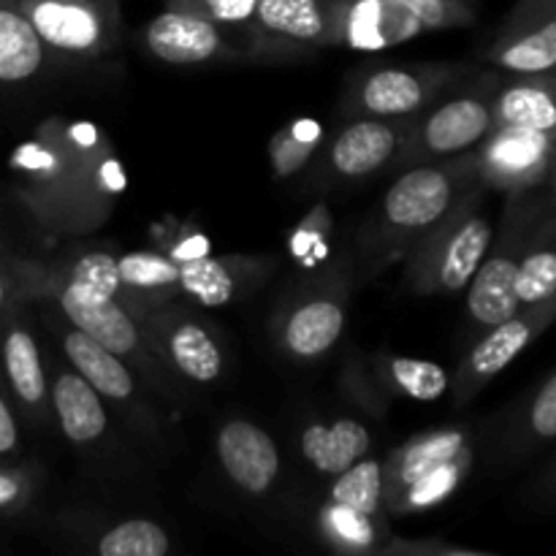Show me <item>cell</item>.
<instances>
[{"instance_id": "obj_1", "label": "cell", "mask_w": 556, "mask_h": 556, "mask_svg": "<svg viewBox=\"0 0 556 556\" xmlns=\"http://www.w3.org/2000/svg\"><path fill=\"white\" fill-rule=\"evenodd\" d=\"M27 215L60 237L92 233L112 217L128 174L109 136L90 119L52 114L9 157Z\"/></svg>"}, {"instance_id": "obj_2", "label": "cell", "mask_w": 556, "mask_h": 556, "mask_svg": "<svg viewBox=\"0 0 556 556\" xmlns=\"http://www.w3.org/2000/svg\"><path fill=\"white\" fill-rule=\"evenodd\" d=\"M9 261L22 304L38 302L41 307L63 315L68 324L130 364L150 386V391L161 394L163 400L182 396L185 380L152 348L139 318L125 307L123 299L65 275L54 261L14 258V255H9Z\"/></svg>"}, {"instance_id": "obj_3", "label": "cell", "mask_w": 556, "mask_h": 556, "mask_svg": "<svg viewBox=\"0 0 556 556\" xmlns=\"http://www.w3.org/2000/svg\"><path fill=\"white\" fill-rule=\"evenodd\" d=\"M476 182V150L396 172L391 188L356 233L353 264L358 280H369L405 258Z\"/></svg>"}, {"instance_id": "obj_4", "label": "cell", "mask_w": 556, "mask_h": 556, "mask_svg": "<svg viewBox=\"0 0 556 556\" xmlns=\"http://www.w3.org/2000/svg\"><path fill=\"white\" fill-rule=\"evenodd\" d=\"M489 199L492 190L476 182L421 242L413 244L402 258L407 291L416 296H456L467 291L497 226Z\"/></svg>"}, {"instance_id": "obj_5", "label": "cell", "mask_w": 556, "mask_h": 556, "mask_svg": "<svg viewBox=\"0 0 556 556\" xmlns=\"http://www.w3.org/2000/svg\"><path fill=\"white\" fill-rule=\"evenodd\" d=\"M478 459L476 429L448 424L402 443L383 462L389 516H416L448 503Z\"/></svg>"}, {"instance_id": "obj_6", "label": "cell", "mask_w": 556, "mask_h": 556, "mask_svg": "<svg viewBox=\"0 0 556 556\" xmlns=\"http://www.w3.org/2000/svg\"><path fill=\"white\" fill-rule=\"evenodd\" d=\"M503 199L492 244L465 291V313L472 337L510 318L521 307L516 299V275H519L521 255H525L535 226L552 206L546 185L535 190H521V193H508Z\"/></svg>"}, {"instance_id": "obj_7", "label": "cell", "mask_w": 556, "mask_h": 556, "mask_svg": "<svg viewBox=\"0 0 556 556\" xmlns=\"http://www.w3.org/2000/svg\"><path fill=\"white\" fill-rule=\"evenodd\" d=\"M356 280L353 253H345L329 269L299 282L271 318L269 331L277 351L299 364H313L329 356L345 334Z\"/></svg>"}, {"instance_id": "obj_8", "label": "cell", "mask_w": 556, "mask_h": 556, "mask_svg": "<svg viewBox=\"0 0 556 556\" xmlns=\"http://www.w3.org/2000/svg\"><path fill=\"white\" fill-rule=\"evenodd\" d=\"M500 71L467 74L410 119V130L391 172L438 163L470 152L494 130V87Z\"/></svg>"}, {"instance_id": "obj_9", "label": "cell", "mask_w": 556, "mask_h": 556, "mask_svg": "<svg viewBox=\"0 0 556 556\" xmlns=\"http://www.w3.org/2000/svg\"><path fill=\"white\" fill-rule=\"evenodd\" d=\"M43 326L60 345L65 362L103 396V402H109V407H114L144 438H161V418L147 396L150 386L130 364L47 307H43Z\"/></svg>"}, {"instance_id": "obj_10", "label": "cell", "mask_w": 556, "mask_h": 556, "mask_svg": "<svg viewBox=\"0 0 556 556\" xmlns=\"http://www.w3.org/2000/svg\"><path fill=\"white\" fill-rule=\"evenodd\" d=\"M467 74H472L470 65L454 63L380 65V68L362 71L348 85L340 109L348 119H413Z\"/></svg>"}, {"instance_id": "obj_11", "label": "cell", "mask_w": 556, "mask_h": 556, "mask_svg": "<svg viewBox=\"0 0 556 556\" xmlns=\"http://www.w3.org/2000/svg\"><path fill=\"white\" fill-rule=\"evenodd\" d=\"M410 130V119L351 117L326 136L307 166L313 190L351 188L375 174L391 172Z\"/></svg>"}, {"instance_id": "obj_12", "label": "cell", "mask_w": 556, "mask_h": 556, "mask_svg": "<svg viewBox=\"0 0 556 556\" xmlns=\"http://www.w3.org/2000/svg\"><path fill=\"white\" fill-rule=\"evenodd\" d=\"M49 58L92 63L112 52L123 36L119 0H16Z\"/></svg>"}, {"instance_id": "obj_13", "label": "cell", "mask_w": 556, "mask_h": 556, "mask_svg": "<svg viewBox=\"0 0 556 556\" xmlns=\"http://www.w3.org/2000/svg\"><path fill=\"white\" fill-rule=\"evenodd\" d=\"M139 318L152 348L182 380L195 386H212L228 367V351L223 337L210 320L193 307L174 299L166 304H139L128 307Z\"/></svg>"}, {"instance_id": "obj_14", "label": "cell", "mask_w": 556, "mask_h": 556, "mask_svg": "<svg viewBox=\"0 0 556 556\" xmlns=\"http://www.w3.org/2000/svg\"><path fill=\"white\" fill-rule=\"evenodd\" d=\"M478 438V456L492 472H510L556 445V369L530 391L486 418Z\"/></svg>"}, {"instance_id": "obj_15", "label": "cell", "mask_w": 556, "mask_h": 556, "mask_svg": "<svg viewBox=\"0 0 556 556\" xmlns=\"http://www.w3.org/2000/svg\"><path fill=\"white\" fill-rule=\"evenodd\" d=\"M334 0H258L244 27V60L280 63L331 47Z\"/></svg>"}, {"instance_id": "obj_16", "label": "cell", "mask_w": 556, "mask_h": 556, "mask_svg": "<svg viewBox=\"0 0 556 556\" xmlns=\"http://www.w3.org/2000/svg\"><path fill=\"white\" fill-rule=\"evenodd\" d=\"M556 324V299L532 307H519L510 318L489 326L486 331L472 337L470 348L462 356L454 378H451V400L456 407H465L516 362L548 326Z\"/></svg>"}, {"instance_id": "obj_17", "label": "cell", "mask_w": 556, "mask_h": 556, "mask_svg": "<svg viewBox=\"0 0 556 556\" xmlns=\"http://www.w3.org/2000/svg\"><path fill=\"white\" fill-rule=\"evenodd\" d=\"M556 155L554 130L494 128L476 147L478 182L508 195L548 185Z\"/></svg>"}, {"instance_id": "obj_18", "label": "cell", "mask_w": 556, "mask_h": 556, "mask_svg": "<svg viewBox=\"0 0 556 556\" xmlns=\"http://www.w3.org/2000/svg\"><path fill=\"white\" fill-rule=\"evenodd\" d=\"M0 375L22 421L33 429L54 427L47 356L27 320L25 304L0 318Z\"/></svg>"}, {"instance_id": "obj_19", "label": "cell", "mask_w": 556, "mask_h": 556, "mask_svg": "<svg viewBox=\"0 0 556 556\" xmlns=\"http://www.w3.org/2000/svg\"><path fill=\"white\" fill-rule=\"evenodd\" d=\"M483 60L503 74L556 71V0H516Z\"/></svg>"}, {"instance_id": "obj_20", "label": "cell", "mask_w": 556, "mask_h": 556, "mask_svg": "<svg viewBox=\"0 0 556 556\" xmlns=\"http://www.w3.org/2000/svg\"><path fill=\"white\" fill-rule=\"evenodd\" d=\"M144 47L152 58L168 65H210L220 63V60H244L242 33L177 9H163L144 27Z\"/></svg>"}, {"instance_id": "obj_21", "label": "cell", "mask_w": 556, "mask_h": 556, "mask_svg": "<svg viewBox=\"0 0 556 556\" xmlns=\"http://www.w3.org/2000/svg\"><path fill=\"white\" fill-rule=\"evenodd\" d=\"M275 266V255L248 253H204L179 261L182 299L201 304V307H226L231 302H242L269 280Z\"/></svg>"}, {"instance_id": "obj_22", "label": "cell", "mask_w": 556, "mask_h": 556, "mask_svg": "<svg viewBox=\"0 0 556 556\" xmlns=\"http://www.w3.org/2000/svg\"><path fill=\"white\" fill-rule=\"evenodd\" d=\"M427 25L394 0H334L331 47L383 52L424 36Z\"/></svg>"}, {"instance_id": "obj_23", "label": "cell", "mask_w": 556, "mask_h": 556, "mask_svg": "<svg viewBox=\"0 0 556 556\" xmlns=\"http://www.w3.org/2000/svg\"><path fill=\"white\" fill-rule=\"evenodd\" d=\"M220 470L248 497H266L282 472L275 438L248 418H228L215 438Z\"/></svg>"}, {"instance_id": "obj_24", "label": "cell", "mask_w": 556, "mask_h": 556, "mask_svg": "<svg viewBox=\"0 0 556 556\" xmlns=\"http://www.w3.org/2000/svg\"><path fill=\"white\" fill-rule=\"evenodd\" d=\"M47 369L54 427L76 448H98L109 438V405L103 396L65 358H47Z\"/></svg>"}, {"instance_id": "obj_25", "label": "cell", "mask_w": 556, "mask_h": 556, "mask_svg": "<svg viewBox=\"0 0 556 556\" xmlns=\"http://www.w3.org/2000/svg\"><path fill=\"white\" fill-rule=\"evenodd\" d=\"M65 535L101 556H166L172 535L152 519L103 521L98 516H63Z\"/></svg>"}, {"instance_id": "obj_26", "label": "cell", "mask_w": 556, "mask_h": 556, "mask_svg": "<svg viewBox=\"0 0 556 556\" xmlns=\"http://www.w3.org/2000/svg\"><path fill=\"white\" fill-rule=\"evenodd\" d=\"M494 128H532L556 134V71L503 74L494 87Z\"/></svg>"}, {"instance_id": "obj_27", "label": "cell", "mask_w": 556, "mask_h": 556, "mask_svg": "<svg viewBox=\"0 0 556 556\" xmlns=\"http://www.w3.org/2000/svg\"><path fill=\"white\" fill-rule=\"evenodd\" d=\"M299 451L318 476L334 478L372 451V434L358 418L309 421L299 438Z\"/></svg>"}, {"instance_id": "obj_28", "label": "cell", "mask_w": 556, "mask_h": 556, "mask_svg": "<svg viewBox=\"0 0 556 556\" xmlns=\"http://www.w3.org/2000/svg\"><path fill=\"white\" fill-rule=\"evenodd\" d=\"M313 525L320 543L337 554H386V546L394 538L389 516L362 514V510H353L329 497L318 505Z\"/></svg>"}, {"instance_id": "obj_29", "label": "cell", "mask_w": 556, "mask_h": 556, "mask_svg": "<svg viewBox=\"0 0 556 556\" xmlns=\"http://www.w3.org/2000/svg\"><path fill=\"white\" fill-rule=\"evenodd\" d=\"M52 63L16 0H0V90L36 81Z\"/></svg>"}, {"instance_id": "obj_30", "label": "cell", "mask_w": 556, "mask_h": 556, "mask_svg": "<svg viewBox=\"0 0 556 556\" xmlns=\"http://www.w3.org/2000/svg\"><path fill=\"white\" fill-rule=\"evenodd\" d=\"M119 299L125 307L139 304H166L182 299L179 261L157 250H134L117 255Z\"/></svg>"}, {"instance_id": "obj_31", "label": "cell", "mask_w": 556, "mask_h": 556, "mask_svg": "<svg viewBox=\"0 0 556 556\" xmlns=\"http://www.w3.org/2000/svg\"><path fill=\"white\" fill-rule=\"evenodd\" d=\"M367 369L386 400L402 396V400L413 402H438L440 396L448 394L451 375L440 364L427 362V358L380 351L367 358Z\"/></svg>"}, {"instance_id": "obj_32", "label": "cell", "mask_w": 556, "mask_h": 556, "mask_svg": "<svg viewBox=\"0 0 556 556\" xmlns=\"http://www.w3.org/2000/svg\"><path fill=\"white\" fill-rule=\"evenodd\" d=\"M516 299L521 307L556 299V215L548 206L546 215L532 231L516 275Z\"/></svg>"}, {"instance_id": "obj_33", "label": "cell", "mask_w": 556, "mask_h": 556, "mask_svg": "<svg viewBox=\"0 0 556 556\" xmlns=\"http://www.w3.org/2000/svg\"><path fill=\"white\" fill-rule=\"evenodd\" d=\"M324 139V128L315 119H291L288 125H282L269 139V163L275 179L288 182L296 174L307 172Z\"/></svg>"}, {"instance_id": "obj_34", "label": "cell", "mask_w": 556, "mask_h": 556, "mask_svg": "<svg viewBox=\"0 0 556 556\" xmlns=\"http://www.w3.org/2000/svg\"><path fill=\"white\" fill-rule=\"evenodd\" d=\"M386 478L383 462L375 456H364L356 465L348 467L345 472L331 478L329 500L348 505L353 510H362L369 516H389L386 510Z\"/></svg>"}, {"instance_id": "obj_35", "label": "cell", "mask_w": 556, "mask_h": 556, "mask_svg": "<svg viewBox=\"0 0 556 556\" xmlns=\"http://www.w3.org/2000/svg\"><path fill=\"white\" fill-rule=\"evenodd\" d=\"M331 237H334V217H331L329 206L318 204L293 228L291 239H288L291 258L304 269H318L320 258H326L329 253Z\"/></svg>"}, {"instance_id": "obj_36", "label": "cell", "mask_w": 556, "mask_h": 556, "mask_svg": "<svg viewBox=\"0 0 556 556\" xmlns=\"http://www.w3.org/2000/svg\"><path fill=\"white\" fill-rule=\"evenodd\" d=\"M418 16L429 33L467 27L478 16V0H394Z\"/></svg>"}, {"instance_id": "obj_37", "label": "cell", "mask_w": 556, "mask_h": 556, "mask_svg": "<svg viewBox=\"0 0 556 556\" xmlns=\"http://www.w3.org/2000/svg\"><path fill=\"white\" fill-rule=\"evenodd\" d=\"M166 9L188 11V14L201 16V20L228 27V30L242 33L244 38V27L253 20L258 0H166Z\"/></svg>"}, {"instance_id": "obj_38", "label": "cell", "mask_w": 556, "mask_h": 556, "mask_svg": "<svg viewBox=\"0 0 556 556\" xmlns=\"http://www.w3.org/2000/svg\"><path fill=\"white\" fill-rule=\"evenodd\" d=\"M36 497V472L11 459H0V521L25 514Z\"/></svg>"}, {"instance_id": "obj_39", "label": "cell", "mask_w": 556, "mask_h": 556, "mask_svg": "<svg viewBox=\"0 0 556 556\" xmlns=\"http://www.w3.org/2000/svg\"><path fill=\"white\" fill-rule=\"evenodd\" d=\"M22 448V418L11 402L5 380L0 375V459H14Z\"/></svg>"}, {"instance_id": "obj_40", "label": "cell", "mask_w": 556, "mask_h": 556, "mask_svg": "<svg viewBox=\"0 0 556 556\" xmlns=\"http://www.w3.org/2000/svg\"><path fill=\"white\" fill-rule=\"evenodd\" d=\"M525 500L530 508L541 510V514L556 516V454L535 472V476H532V481L527 483Z\"/></svg>"}, {"instance_id": "obj_41", "label": "cell", "mask_w": 556, "mask_h": 556, "mask_svg": "<svg viewBox=\"0 0 556 556\" xmlns=\"http://www.w3.org/2000/svg\"><path fill=\"white\" fill-rule=\"evenodd\" d=\"M386 556H486V552L454 546L445 541H402L394 535L386 546Z\"/></svg>"}, {"instance_id": "obj_42", "label": "cell", "mask_w": 556, "mask_h": 556, "mask_svg": "<svg viewBox=\"0 0 556 556\" xmlns=\"http://www.w3.org/2000/svg\"><path fill=\"white\" fill-rule=\"evenodd\" d=\"M20 293H16L14 275H11V261L9 255L0 253V318L11 313L14 307H20Z\"/></svg>"}, {"instance_id": "obj_43", "label": "cell", "mask_w": 556, "mask_h": 556, "mask_svg": "<svg viewBox=\"0 0 556 556\" xmlns=\"http://www.w3.org/2000/svg\"><path fill=\"white\" fill-rule=\"evenodd\" d=\"M548 201H552V212L556 215V155H554V166H552V177H548Z\"/></svg>"}]
</instances>
